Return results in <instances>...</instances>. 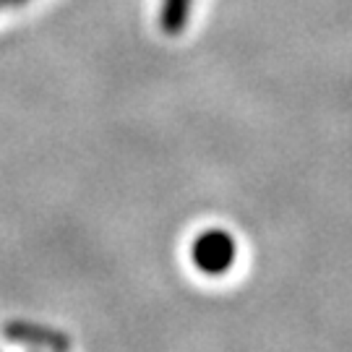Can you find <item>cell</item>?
Returning <instances> with one entry per match:
<instances>
[{"mask_svg": "<svg viewBox=\"0 0 352 352\" xmlns=\"http://www.w3.org/2000/svg\"><path fill=\"white\" fill-rule=\"evenodd\" d=\"M190 0H162V11H160V24L167 34H180L188 24Z\"/></svg>", "mask_w": 352, "mask_h": 352, "instance_id": "3957f363", "label": "cell"}, {"mask_svg": "<svg viewBox=\"0 0 352 352\" xmlns=\"http://www.w3.org/2000/svg\"><path fill=\"white\" fill-rule=\"evenodd\" d=\"M0 6H3V0H0Z\"/></svg>", "mask_w": 352, "mask_h": 352, "instance_id": "5b68a950", "label": "cell"}, {"mask_svg": "<svg viewBox=\"0 0 352 352\" xmlns=\"http://www.w3.org/2000/svg\"><path fill=\"white\" fill-rule=\"evenodd\" d=\"M238 258V243L225 230H206L190 243V261L206 277L227 274Z\"/></svg>", "mask_w": 352, "mask_h": 352, "instance_id": "6da1fadb", "label": "cell"}, {"mask_svg": "<svg viewBox=\"0 0 352 352\" xmlns=\"http://www.w3.org/2000/svg\"><path fill=\"white\" fill-rule=\"evenodd\" d=\"M6 337L21 344H32V347H52V350H65L68 340L58 331H50L45 327H34V324H8L6 327Z\"/></svg>", "mask_w": 352, "mask_h": 352, "instance_id": "7a4b0ae2", "label": "cell"}, {"mask_svg": "<svg viewBox=\"0 0 352 352\" xmlns=\"http://www.w3.org/2000/svg\"><path fill=\"white\" fill-rule=\"evenodd\" d=\"M26 0H3V6H21Z\"/></svg>", "mask_w": 352, "mask_h": 352, "instance_id": "277c9868", "label": "cell"}]
</instances>
